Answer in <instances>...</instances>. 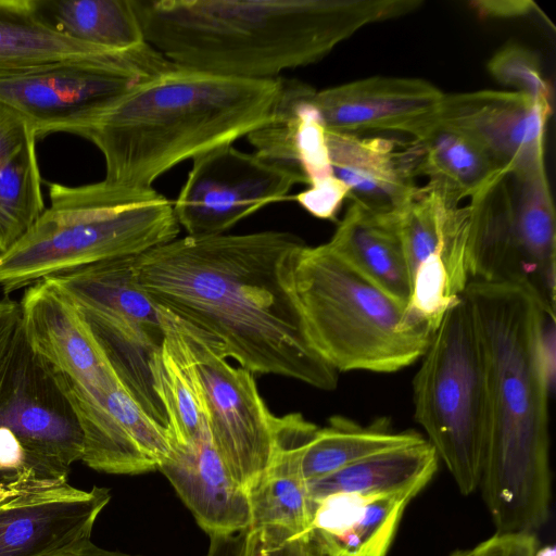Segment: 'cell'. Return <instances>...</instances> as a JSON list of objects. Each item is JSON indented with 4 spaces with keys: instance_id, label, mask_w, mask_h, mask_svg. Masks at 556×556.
<instances>
[{
    "instance_id": "obj_1",
    "label": "cell",
    "mask_w": 556,
    "mask_h": 556,
    "mask_svg": "<svg viewBox=\"0 0 556 556\" xmlns=\"http://www.w3.org/2000/svg\"><path fill=\"white\" fill-rule=\"evenodd\" d=\"M303 245L278 230L187 235L136 256L134 268L156 306L216 338L241 368L331 391L339 372L312 345L288 282Z\"/></svg>"
},
{
    "instance_id": "obj_2",
    "label": "cell",
    "mask_w": 556,
    "mask_h": 556,
    "mask_svg": "<svg viewBox=\"0 0 556 556\" xmlns=\"http://www.w3.org/2000/svg\"><path fill=\"white\" fill-rule=\"evenodd\" d=\"M463 294L489 379L490 433L479 486L497 532H534L546 522L551 500L548 397L555 380L541 348L551 314L517 283L471 280Z\"/></svg>"
},
{
    "instance_id": "obj_3",
    "label": "cell",
    "mask_w": 556,
    "mask_h": 556,
    "mask_svg": "<svg viewBox=\"0 0 556 556\" xmlns=\"http://www.w3.org/2000/svg\"><path fill=\"white\" fill-rule=\"evenodd\" d=\"M421 0H134L146 41L172 63L220 76L279 78L361 28Z\"/></svg>"
},
{
    "instance_id": "obj_4",
    "label": "cell",
    "mask_w": 556,
    "mask_h": 556,
    "mask_svg": "<svg viewBox=\"0 0 556 556\" xmlns=\"http://www.w3.org/2000/svg\"><path fill=\"white\" fill-rule=\"evenodd\" d=\"M281 78L252 80L174 65L134 88L81 137L102 153L104 179L151 188L167 170L269 123Z\"/></svg>"
},
{
    "instance_id": "obj_5",
    "label": "cell",
    "mask_w": 556,
    "mask_h": 556,
    "mask_svg": "<svg viewBox=\"0 0 556 556\" xmlns=\"http://www.w3.org/2000/svg\"><path fill=\"white\" fill-rule=\"evenodd\" d=\"M49 206L0 254V288L12 292L73 269L138 256L176 239L173 202L153 187L105 179L49 185Z\"/></svg>"
},
{
    "instance_id": "obj_6",
    "label": "cell",
    "mask_w": 556,
    "mask_h": 556,
    "mask_svg": "<svg viewBox=\"0 0 556 556\" xmlns=\"http://www.w3.org/2000/svg\"><path fill=\"white\" fill-rule=\"evenodd\" d=\"M288 282L312 345L338 372L399 371L422 357L435 331L327 243L300 248Z\"/></svg>"
},
{
    "instance_id": "obj_7",
    "label": "cell",
    "mask_w": 556,
    "mask_h": 556,
    "mask_svg": "<svg viewBox=\"0 0 556 556\" xmlns=\"http://www.w3.org/2000/svg\"><path fill=\"white\" fill-rule=\"evenodd\" d=\"M413 381L415 419L458 490L479 486L490 433L485 354L462 294L443 315Z\"/></svg>"
},
{
    "instance_id": "obj_8",
    "label": "cell",
    "mask_w": 556,
    "mask_h": 556,
    "mask_svg": "<svg viewBox=\"0 0 556 556\" xmlns=\"http://www.w3.org/2000/svg\"><path fill=\"white\" fill-rule=\"evenodd\" d=\"M83 453L78 418L22 327L0 388V485L26 492L67 483Z\"/></svg>"
},
{
    "instance_id": "obj_9",
    "label": "cell",
    "mask_w": 556,
    "mask_h": 556,
    "mask_svg": "<svg viewBox=\"0 0 556 556\" xmlns=\"http://www.w3.org/2000/svg\"><path fill=\"white\" fill-rule=\"evenodd\" d=\"M135 257L104 261L46 279L74 304L125 388L166 427L149 367L164 331L159 307L136 279Z\"/></svg>"
},
{
    "instance_id": "obj_10",
    "label": "cell",
    "mask_w": 556,
    "mask_h": 556,
    "mask_svg": "<svg viewBox=\"0 0 556 556\" xmlns=\"http://www.w3.org/2000/svg\"><path fill=\"white\" fill-rule=\"evenodd\" d=\"M175 64L149 43L1 78L0 103L22 115L37 139L83 134L125 94Z\"/></svg>"
},
{
    "instance_id": "obj_11",
    "label": "cell",
    "mask_w": 556,
    "mask_h": 556,
    "mask_svg": "<svg viewBox=\"0 0 556 556\" xmlns=\"http://www.w3.org/2000/svg\"><path fill=\"white\" fill-rule=\"evenodd\" d=\"M174 319L198 378L211 440L229 475L249 491L269 465L276 416L254 374L233 367L216 338Z\"/></svg>"
},
{
    "instance_id": "obj_12",
    "label": "cell",
    "mask_w": 556,
    "mask_h": 556,
    "mask_svg": "<svg viewBox=\"0 0 556 556\" xmlns=\"http://www.w3.org/2000/svg\"><path fill=\"white\" fill-rule=\"evenodd\" d=\"M298 184L296 170L222 146L192 160V167L173 202L175 217L188 236L225 233L258 210L283 201Z\"/></svg>"
},
{
    "instance_id": "obj_13",
    "label": "cell",
    "mask_w": 556,
    "mask_h": 556,
    "mask_svg": "<svg viewBox=\"0 0 556 556\" xmlns=\"http://www.w3.org/2000/svg\"><path fill=\"white\" fill-rule=\"evenodd\" d=\"M397 219L412 280L407 309L437 329L470 281L468 206L447 205L427 185L397 210Z\"/></svg>"
},
{
    "instance_id": "obj_14",
    "label": "cell",
    "mask_w": 556,
    "mask_h": 556,
    "mask_svg": "<svg viewBox=\"0 0 556 556\" xmlns=\"http://www.w3.org/2000/svg\"><path fill=\"white\" fill-rule=\"evenodd\" d=\"M552 106L507 90L445 94L433 123L453 127L481 144L509 174L545 168L544 134Z\"/></svg>"
},
{
    "instance_id": "obj_15",
    "label": "cell",
    "mask_w": 556,
    "mask_h": 556,
    "mask_svg": "<svg viewBox=\"0 0 556 556\" xmlns=\"http://www.w3.org/2000/svg\"><path fill=\"white\" fill-rule=\"evenodd\" d=\"M443 97L424 79L374 76L315 90L309 101L327 130L399 131L416 138L432 125Z\"/></svg>"
},
{
    "instance_id": "obj_16",
    "label": "cell",
    "mask_w": 556,
    "mask_h": 556,
    "mask_svg": "<svg viewBox=\"0 0 556 556\" xmlns=\"http://www.w3.org/2000/svg\"><path fill=\"white\" fill-rule=\"evenodd\" d=\"M110 490L64 483L20 492L0 503V556H45L90 538Z\"/></svg>"
},
{
    "instance_id": "obj_17",
    "label": "cell",
    "mask_w": 556,
    "mask_h": 556,
    "mask_svg": "<svg viewBox=\"0 0 556 556\" xmlns=\"http://www.w3.org/2000/svg\"><path fill=\"white\" fill-rule=\"evenodd\" d=\"M317 428L299 413L276 416L269 465L248 491L252 514L250 529L278 541L308 534L313 505L302 476L301 457Z\"/></svg>"
},
{
    "instance_id": "obj_18",
    "label": "cell",
    "mask_w": 556,
    "mask_h": 556,
    "mask_svg": "<svg viewBox=\"0 0 556 556\" xmlns=\"http://www.w3.org/2000/svg\"><path fill=\"white\" fill-rule=\"evenodd\" d=\"M332 175L349 189L351 202L381 212H395L418 188L419 148L416 141L399 149L393 140L326 129Z\"/></svg>"
},
{
    "instance_id": "obj_19",
    "label": "cell",
    "mask_w": 556,
    "mask_h": 556,
    "mask_svg": "<svg viewBox=\"0 0 556 556\" xmlns=\"http://www.w3.org/2000/svg\"><path fill=\"white\" fill-rule=\"evenodd\" d=\"M81 462L112 475L159 470L173 447L165 426L151 417L121 382L83 427Z\"/></svg>"
},
{
    "instance_id": "obj_20",
    "label": "cell",
    "mask_w": 556,
    "mask_h": 556,
    "mask_svg": "<svg viewBox=\"0 0 556 556\" xmlns=\"http://www.w3.org/2000/svg\"><path fill=\"white\" fill-rule=\"evenodd\" d=\"M159 470L208 535L250 529L249 492L227 471L210 435L194 445L172 444Z\"/></svg>"
},
{
    "instance_id": "obj_21",
    "label": "cell",
    "mask_w": 556,
    "mask_h": 556,
    "mask_svg": "<svg viewBox=\"0 0 556 556\" xmlns=\"http://www.w3.org/2000/svg\"><path fill=\"white\" fill-rule=\"evenodd\" d=\"M415 496L333 493L312 502L308 541L325 556H386Z\"/></svg>"
},
{
    "instance_id": "obj_22",
    "label": "cell",
    "mask_w": 556,
    "mask_h": 556,
    "mask_svg": "<svg viewBox=\"0 0 556 556\" xmlns=\"http://www.w3.org/2000/svg\"><path fill=\"white\" fill-rule=\"evenodd\" d=\"M327 244L377 288L408 305L412 280L397 211L381 212L351 202Z\"/></svg>"
},
{
    "instance_id": "obj_23",
    "label": "cell",
    "mask_w": 556,
    "mask_h": 556,
    "mask_svg": "<svg viewBox=\"0 0 556 556\" xmlns=\"http://www.w3.org/2000/svg\"><path fill=\"white\" fill-rule=\"evenodd\" d=\"M513 194V237L520 285L555 316L556 223L545 168L520 176Z\"/></svg>"
},
{
    "instance_id": "obj_24",
    "label": "cell",
    "mask_w": 556,
    "mask_h": 556,
    "mask_svg": "<svg viewBox=\"0 0 556 556\" xmlns=\"http://www.w3.org/2000/svg\"><path fill=\"white\" fill-rule=\"evenodd\" d=\"M36 141L28 121L0 103V254L46 210Z\"/></svg>"
},
{
    "instance_id": "obj_25",
    "label": "cell",
    "mask_w": 556,
    "mask_h": 556,
    "mask_svg": "<svg viewBox=\"0 0 556 556\" xmlns=\"http://www.w3.org/2000/svg\"><path fill=\"white\" fill-rule=\"evenodd\" d=\"M413 139L419 148L418 175L428 177V186L450 206L484 194L509 176L481 144L453 127L432 123Z\"/></svg>"
},
{
    "instance_id": "obj_26",
    "label": "cell",
    "mask_w": 556,
    "mask_h": 556,
    "mask_svg": "<svg viewBox=\"0 0 556 556\" xmlns=\"http://www.w3.org/2000/svg\"><path fill=\"white\" fill-rule=\"evenodd\" d=\"M159 312L164 337L149 364L153 391L170 443L194 445L208 432L198 378L174 316L161 307Z\"/></svg>"
},
{
    "instance_id": "obj_27",
    "label": "cell",
    "mask_w": 556,
    "mask_h": 556,
    "mask_svg": "<svg viewBox=\"0 0 556 556\" xmlns=\"http://www.w3.org/2000/svg\"><path fill=\"white\" fill-rule=\"evenodd\" d=\"M112 52L58 33L34 0H0V79Z\"/></svg>"
},
{
    "instance_id": "obj_28",
    "label": "cell",
    "mask_w": 556,
    "mask_h": 556,
    "mask_svg": "<svg viewBox=\"0 0 556 556\" xmlns=\"http://www.w3.org/2000/svg\"><path fill=\"white\" fill-rule=\"evenodd\" d=\"M439 456L428 440L388 450L306 482L312 502L333 493L416 496L437 472Z\"/></svg>"
},
{
    "instance_id": "obj_29",
    "label": "cell",
    "mask_w": 556,
    "mask_h": 556,
    "mask_svg": "<svg viewBox=\"0 0 556 556\" xmlns=\"http://www.w3.org/2000/svg\"><path fill=\"white\" fill-rule=\"evenodd\" d=\"M54 30L84 43L126 51L148 43L134 0H34Z\"/></svg>"
},
{
    "instance_id": "obj_30",
    "label": "cell",
    "mask_w": 556,
    "mask_h": 556,
    "mask_svg": "<svg viewBox=\"0 0 556 556\" xmlns=\"http://www.w3.org/2000/svg\"><path fill=\"white\" fill-rule=\"evenodd\" d=\"M424 440L413 430L394 431L384 420L362 426L332 416L304 446L301 471L306 482L323 478L371 455Z\"/></svg>"
},
{
    "instance_id": "obj_31",
    "label": "cell",
    "mask_w": 556,
    "mask_h": 556,
    "mask_svg": "<svg viewBox=\"0 0 556 556\" xmlns=\"http://www.w3.org/2000/svg\"><path fill=\"white\" fill-rule=\"evenodd\" d=\"M486 68L500 85L552 106L551 87L534 51L519 43H506L490 58Z\"/></svg>"
},
{
    "instance_id": "obj_32",
    "label": "cell",
    "mask_w": 556,
    "mask_h": 556,
    "mask_svg": "<svg viewBox=\"0 0 556 556\" xmlns=\"http://www.w3.org/2000/svg\"><path fill=\"white\" fill-rule=\"evenodd\" d=\"M349 195L348 187L334 176L312 182L294 200L311 215L334 220L343 201Z\"/></svg>"
},
{
    "instance_id": "obj_33",
    "label": "cell",
    "mask_w": 556,
    "mask_h": 556,
    "mask_svg": "<svg viewBox=\"0 0 556 556\" xmlns=\"http://www.w3.org/2000/svg\"><path fill=\"white\" fill-rule=\"evenodd\" d=\"M539 542L534 532H495L478 545L450 556H535Z\"/></svg>"
},
{
    "instance_id": "obj_34",
    "label": "cell",
    "mask_w": 556,
    "mask_h": 556,
    "mask_svg": "<svg viewBox=\"0 0 556 556\" xmlns=\"http://www.w3.org/2000/svg\"><path fill=\"white\" fill-rule=\"evenodd\" d=\"M22 331L20 302L5 296L0 300V388Z\"/></svg>"
},
{
    "instance_id": "obj_35",
    "label": "cell",
    "mask_w": 556,
    "mask_h": 556,
    "mask_svg": "<svg viewBox=\"0 0 556 556\" xmlns=\"http://www.w3.org/2000/svg\"><path fill=\"white\" fill-rule=\"evenodd\" d=\"M248 556H306L305 536L278 541L261 531L250 529Z\"/></svg>"
},
{
    "instance_id": "obj_36",
    "label": "cell",
    "mask_w": 556,
    "mask_h": 556,
    "mask_svg": "<svg viewBox=\"0 0 556 556\" xmlns=\"http://www.w3.org/2000/svg\"><path fill=\"white\" fill-rule=\"evenodd\" d=\"M470 5L480 17L485 18H514L538 11L531 0H476Z\"/></svg>"
},
{
    "instance_id": "obj_37",
    "label": "cell",
    "mask_w": 556,
    "mask_h": 556,
    "mask_svg": "<svg viewBox=\"0 0 556 556\" xmlns=\"http://www.w3.org/2000/svg\"><path fill=\"white\" fill-rule=\"evenodd\" d=\"M250 529L210 535L206 556H248Z\"/></svg>"
},
{
    "instance_id": "obj_38",
    "label": "cell",
    "mask_w": 556,
    "mask_h": 556,
    "mask_svg": "<svg viewBox=\"0 0 556 556\" xmlns=\"http://www.w3.org/2000/svg\"><path fill=\"white\" fill-rule=\"evenodd\" d=\"M45 556H141L108 551L93 544L90 538L73 542Z\"/></svg>"
},
{
    "instance_id": "obj_39",
    "label": "cell",
    "mask_w": 556,
    "mask_h": 556,
    "mask_svg": "<svg viewBox=\"0 0 556 556\" xmlns=\"http://www.w3.org/2000/svg\"><path fill=\"white\" fill-rule=\"evenodd\" d=\"M306 556H325L305 538Z\"/></svg>"
},
{
    "instance_id": "obj_40",
    "label": "cell",
    "mask_w": 556,
    "mask_h": 556,
    "mask_svg": "<svg viewBox=\"0 0 556 556\" xmlns=\"http://www.w3.org/2000/svg\"><path fill=\"white\" fill-rule=\"evenodd\" d=\"M535 556H555V549L552 546H544L538 548Z\"/></svg>"
},
{
    "instance_id": "obj_41",
    "label": "cell",
    "mask_w": 556,
    "mask_h": 556,
    "mask_svg": "<svg viewBox=\"0 0 556 556\" xmlns=\"http://www.w3.org/2000/svg\"><path fill=\"white\" fill-rule=\"evenodd\" d=\"M17 493L20 492L11 491L0 485V503Z\"/></svg>"
}]
</instances>
